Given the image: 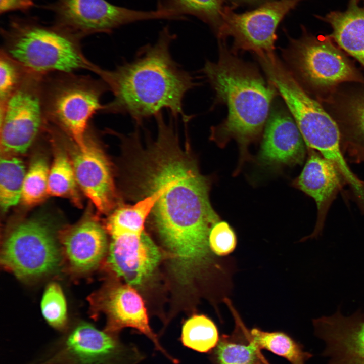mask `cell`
I'll return each instance as SVG.
<instances>
[{
  "mask_svg": "<svg viewBox=\"0 0 364 364\" xmlns=\"http://www.w3.org/2000/svg\"><path fill=\"white\" fill-rule=\"evenodd\" d=\"M155 118L157 137L148 136L145 148L139 133L132 134L139 150L128 165L129 184L142 198L158 195L151 212L171 268L176 276L191 278L211 260L209 236L220 219L209 200L208 180L179 145L175 119L170 116L166 122L162 112Z\"/></svg>",
  "mask_w": 364,
  "mask_h": 364,
  "instance_id": "1",
  "label": "cell"
},
{
  "mask_svg": "<svg viewBox=\"0 0 364 364\" xmlns=\"http://www.w3.org/2000/svg\"><path fill=\"white\" fill-rule=\"evenodd\" d=\"M175 38L165 27L156 42L140 48L133 60L112 70L99 67L95 74L113 95L101 112L128 115L139 126L167 109L187 123L192 117L185 114L183 100L198 83L173 59L170 46Z\"/></svg>",
  "mask_w": 364,
  "mask_h": 364,
  "instance_id": "2",
  "label": "cell"
},
{
  "mask_svg": "<svg viewBox=\"0 0 364 364\" xmlns=\"http://www.w3.org/2000/svg\"><path fill=\"white\" fill-rule=\"evenodd\" d=\"M215 62L207 61L201 72L215 93V104H225L226 118L211 128L210 140L219 147L235 140L240 166L249 158L248 147L264 129L271 104L278 92L257 68L245 62L221 41Z\"/></svg>",
  "mask_w": 364,
  "mask_h": 364,
  "instance_id": "3",
  "label": "cell"
},
{
  "mask_svg": "<svg viewBox=\"0 0 364 364\" xmlns=\"http://www.w3.org/2000/svg\"><path fill=\"white\" fill-rule=\"evenodd\" d=\"M1 34V50L30 72L44 76L87 70L95 73L99 67L84 55L81 38L54 24L13 16Z\"/></svg>",
  "mask_w": 364,
  "mask_h": 364,
  "instance_id": "4",
  "label": "cell"
},
{
  "mask_svg": "<svg viewBox=\"0 0 364 364\" xmlns=\"http://www.w3.org/2000/svg\"><path fill=\"white\" fill-rule=\"evenodd\" d=\"M108 91L100 78L74 73L43 76V100L48 121L65 132L81 150L86 148L89 122L104 104L101 98Z\"/></svg>",
  "mask_w": 364,
  "mask_h": 364,
  "instance_id": "5",
  "label": "cell"
},
{
  "mask_svg": "<svg viewBox=\"0 0 364 364\" xmlns=\"http://www.w3.org/2000/svg\"><path fill=\"white\" fill-rule=\"evenodd\" d=\"M53 228L40 219H31L14 226L1 247L3 266L24 280L37 279L55 271L63 254Z\"/></svg>",
  "mask_w": 364,
  "mask_h": 364,
  "instance_id": "6",
  "label": "cell"
},
{
  "mask_svg": "<svg viewBox=\"0 0 364 364\" xmlns=\"http://www.w3.org/2000/svg\"><path fill=\"white\" fill-rule=\"evenodd\" d=\"M141 359L115 335L80 322L29 364H134Z\"/></svg>",
  "mask_w": 364,
  "mask_h": 364,
  "instance_id": "7",
  "label": "cell"
},
{
  "mask_svg": "<svg viewBox=\"0 0 364 364\" xmlns=\"http://www.w3.org/2000/svg\"><path fill=\"white\" fill-rule=\"evenodd\" d=\"M43 76L29 72L0 105V143L7 155L25 153L49 124L43 104Z\"/></svg>",
  "mask_w": 364,
  "mask_h": 364,
  "instance_id": "8",
  "label": "cell"
},
{
  "mask_svg": "<svg viewBox=\"0 0 364 364\" xmlns=\"http://www.w3.org/2000/svg\"><path fill=\"white\" fill-rule=\"evenodd\" d=\"M53 13V24L81 39L96 33H110L139 21L172 19L165 11H141L119 7L106 0H54L43 6Z\"/></svg>",
  "mask_w": 364,
  "mask_h": 364,
  "instance_id": "9",
  "label": "cell"
},
{
  "mask_svg": "<svg viewBox=\"0 0 364 364\" xmlns=\"http://www.w3.org/2000/svg\"><path fill=\"white\" fill-rule=\"evenodd\" d=\"M302 0H276L242 13L223 9L215 29L219 39L233 40L232 51H250L256 55L273 52L278 25Z\"/></svg>",
  "mask_w": 364,
  "mask_h": 364,
  "instance_id": "10",
  "label": "cell"
},
{
  "mask_svg": "<svg viewBox=\"0 0 364 364\" xmlns=\"http://www.w3.org/2000/svg\"><path fill=\"white\" fill-rule=\"evenodd\" d=\"M282 53L292 71L312 85L328 87L356 79L346 59L328 40L309 36L291 40Z\"/></svg>",
  "mask_w": 364,
  "mask_h": 364,
  "instance_id": "11",
  "label": "cell"
},
{
  "mask_svg": "<svg viewBox=\"0 0 364 364\" xmlns=\"http://www.w3.org/2000/svg\"><path fill=\"white\" fill-rule=\"evenodd\" d=\"M312 322L315 336L325 343L327 364H364V312L345 316L338 309Z\"/></svg>",
  "mask_w": 364,
  "mask_h": 364,
  "instance_id": "12",
  "label": "cell"
},
{
  "mask_svg": "<svg viewBox=\"0 0 364 364\" xmlns=\"http://www.w3.org/2000/svg\"><path fill=\"white\" fill-rule=\"evenodd\" d=\"M87 134L86 148L81 150L74 142L70 159L78 187L97 210L106 214L113 208L116 200L113 174L105 154Z\"/></svg>",
  "mask_w": 364,
  "mask_h": 364,
  "instance_id": "13",
  "label": "cell"
},
{
  "mask_svg": "<svg viewBox=\"0 0 364 364\" xmlns=\"http://www.w3.org/2000/svg\"><path fill=\"white\" fill-rule=\"evenodd\" d=\"M108 258L113 271L129 285L142 284L161 259L160 252L144 232H125L112 237Z\"/></svg>",
  "mask_w": 364,
  "mask_h": 364,
  "instance_id": "14",
  "label": "cell"
},
{
  "mask_svg": "<svg viewBox=\"0 0 364 364\" xmlns=\"http://www.w3.org/2000/svg\"><path fill=\"white\" fill-rule=\"evenodd\" d=\"M305 145L289 111L277 107L270 112L258 160L269 166L302 164L306 154Z\"/></svg>",
  "mask_w": 364,
  "mask_h": 364,
  "instance_id": "15",
  "label": "cell"
},
{
  "mask_svg": "<svg viewBox=\"0 0 364 364\" xmlns=\"http://www.w3.org/2000/svg\"><path fill=\"white\" fill-rule=\"evenodd\" d=\"M94 300L96 305L107 316L106 332L115 335L124 328H134L149 338L156 349L171 361L178 362L161 345L149 326L142 298L129 285L112 287L100 294L98 299L95 298Z\"/></svg>",
  "mask_w": 364,
  "mask_h": 364,
  "instance_id": "16",
  "label": "cell"
},
{
  "mask_svg": "<svg viewBox=\"0 0 364 364\" xmlns=\"http://www.w3.org/2000/svg\"><path fill=\"white\" fill-rule=\"evenodd\" d=\"M58 236L63 255L70 268L77 273H86L96 268L107 250L105 230L91 217L65 228Z\"/></svg>",
  "mask_w": 364,
  "mask_h": 364,
  "instance_id": "17",
  "label": "cell"
},
{
  "mask_svg": "<svg viewBox=\"0 0 364 364\" xmlns=\"http://www.w3.org/2000/svg\"><path fill=\"white\" fill-rule=\"evenodd\" d=\"M340 175L332 162L310 149L308 158L293 185L314 199L318 214L313 232L302 241L316 237L322 232L326 212L340 186Z\"/></svg>",
  "mask_w": 364,
  "mask_h": 364,
  "instance_id": "18",
  "label": "cell"
},
{
  "mask_svg": "<svg viewBox=\"0 0 364 364\" xmlns=\"http://www.w3.org/2000/svg\"><path fill=\"white\" fill-rule=\"evenodd\" d=\"M320 18L331 26L338 46L364 66V6L358 0H350L344 12H331Z\"/></svg>",
  "mask_w": 364,
  "mask_h": 364,
  "instance_id": "19",
  "label": "cell"
},
{
  "mask_svg": "<svg viewBox=\"0 0 364 364\" xmlns=\"http://www.w3.org/2000/svg\"><path fill=\"white\" fill-rule=\"evenodd\" d=\"M228 306L236 322L235 331L223 335L211 351L214 364H260L259 349L252 341L250 331L246 328L231 303Z\"/></svg>",
  "mask_w": 364,
  "mask_h": 364,
  "instance_id": "20",
  "label": "cell"
},
{
  "mask_svg": "<svg viewBox=\"0 0 364 364\" xmlns=\"http://www.w3.org/2000/svg\"><path fill=\"white\" fill-rule=\"evenodd\" d=\"M251 338L259 350L265 349L287 359L291 364H306L312 354L282 332H266L258 328L250 331Z\"/></svg>",
  "mask_w": 364,
  "mask_h": 364,
  "instance_id": "21",
  "label": "cell"
},
{
  "mask_svg": "<svg viewBox=\"0 0 364 364\" xmlns=\"http://www.w3.org/2000/svg\"><path fill=\"white\" fill-rule=\"evenodd\" d=\"M22 161L10 155L1 157L0 164V204L3 212L17 204L21 199L26 175Z\"/></svg>",
  "mask_w": 364,
  "mask_h": 364,
  "instance_id": "22",
  "label": "cell"
},
{
  "mask_svg": "<svg viewBox=\"0 0 364 364\" xmlns=\"http://www.w3.org/2000/svg\"><path fill=\"white\" fill-rule=\"evenodd\" d=\"M157 9L168 12L176 20L191 15L207 22L215 30L223 9L222 0H159Z\"/></svg>",
  "mask_w": 364,
  "mask_h": 364,
  "instance_id": "23",
  "label": "cell"
},
{
  "mask_svg": "<svg viewBox=\"0 0 364 364\" xmlns=\"http://www.w3.org/2000/svg\"><path fill=\"white\" fill-rule=\"evenodd\" d=\"M217 328L214 322L204 315H195L183 326V344L201 353L211 352L219 340Z\"/></svg>",
  "mask_w": 364,
  "mask_h": 364,
  "instance_id": "24",
  "label": "cell"
},
{
  "mask_svg": "<svg viewBox=\"0 0 364 364\" xmlns=\"http://www.w3.org/2000/svg\"><path fill=\"white\" fill-rule=\"evenodd\" d=\"M78 186L70 158L64 152L58 151L50 168L49 195L68 198L79 204Z\"/></svg>",
  "mask_w": 364,
  "mask_h": 364,
  "instance_id": "25",
  "label": "cell"
},
{
  "mask_svg": "<svg viewBox=\"0 0 364 364\" xmlns=\"http://www.w3.org/2000/svg\"><path fill=\"white\" fill-rule=\"evenodd\" d=\"M50 168L46 159L39 156L32 162L24 178L21 200L32 206L43 201L49 195L48 183Z\"/></svg>",
  "mask_w": 364,
  "mask_h": 364,
  "instance_id": "26",
  "label": "cell"
},
{
  "mask_svg": "<svg viewBox=\"0 0 364 364\" xmlns=\"http://www.w3.org/2000/svg\"><path fill=\"white\" fill-rule=\"evenodd\" d=\"M43 316L48 324L58 331L66 329L68 318L66 299L60 286L50 283L46 288L41 301Z\"/></svg>",
  "mask_w": 364,
  "mask_h": 364,
  "instance_id": "27",
  "label": "cell"
},
{
  "mask_svg": "<svg viewBox=\"0 0 364 364\" xmlns=\"http://www.w3.org/2000/svg\"><path fill=\"white\" fill-rule=\"evenodd\" d=\"M30 72L1 50L0 105L3 104L16 90Z\"/></svg>",
  "mask_w": 364,
  "mask_h": 364,
  "instance_id": "28",
  "label": "cell"
},
{
  "mask_svg": "<svg viewBox=\"0 0 364 364\" xmlns=\"http://www.w3.org/2000/svg\"><path fill=\"white\" fill-rule=\"evenodd\" d=\"M209 244L215 254L225 256L235 249L237 238L234 231L226 222L219 221L210 231Z\"/></svg>",
  "mask_w": 364,
  "mask_h": 364,
  "instance_id": "29",
  "label": "cell"
},
{
  "mask_svg": "<svg viewBox=\"0 0 364 364\" xmlns=\"http://www.w3.org/2000/svg\"><path fill=\"white\" fill-rule=\"evenodd\" d=\"M36 0H1L0 12L6 13L13 11H26L31 8Z\"/></svg>",
  "mask_w": 364,
  "mask_h": 364,
  "instance_id": "30",
  "label": "cell"
},
{
  "mask_svg": "<svg viewBox=\"0 0 364 364\" xmlns=\"http://www.w3.org/2000/svg\"><path fill=\"white\" fill-rule=\"evenodd\" d=\"M260 364H269V363L265 360V359H264L263 357L262 356H261Z\"/></svg>",
  "mask_w": 364,
  "mask_h": 364,
  "instance_id": "31",
  "label": "cell"
}]
</instances>
